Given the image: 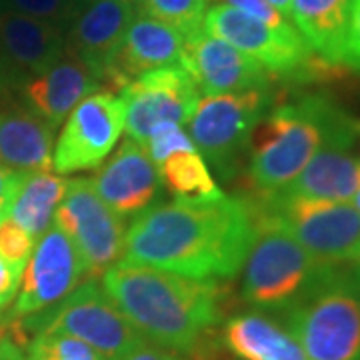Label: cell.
<instances>
[{
  "instance_id": "1",
  "label": "cell",
  "mask_w": 360,
  "mask_h": 360,
  "mask_svg": "<svg viewBox=\"0 0 360 360\" xmlns=\"http://www.w3.org/2000/svg\"><path fill=\"white\" fill-rule=\"evenodd\" d=\"M258 229V205L248 198L172 200L136 214L120 262L188 278H234Z\"/></svg>"
},
{
  "instance_id": "2",
  "label": "cell",
  "mask_w": 360,
  "mask_h": 360,
  "mask_svg": "<svg viewBox=\"0 0 360 360\" xmlns=\"http://www.w3.org/2000/svg\"><path fill=\"white\" fill-rule=\"evenodd\" d=\"M101 284L146 342L194 360H217L219 328L229 319V292L217 278L118 262Z\"/></svg>"
},
{
  "instance_id": "3",
  "label": "cell",
  "mask_w": 360,
  "mask_h": 360,
  "mask_svg": "<svg viewBox=\"0 0 360 360\" xmlns=\"http://www.w3.org/2000/svg\"><path fill=\"white\" fill-rule=\"evenodd\" d=\"M348 118L321 94L270 108L258 120L248 142V176L257 200L286 188Z\"/></svg>"
},
{
  "instance_id": "4",
  "label": "cell",
  "mask_w": 360,
  "mask_h": 360,
  "mask_svg": "<svg viewBox=\"0 0 360 360\" xmlns=\"http://www.w3.org/2000/svg\"><path fill=\"white\" fill-rule=\"evenodd\" d=\"M243 266V298L270 312L295 309L338 272V266L307 252L260 206L257 236Z\"/></svg>"
},
{
  "instance_id": "5",
  "label": "cell",
  "mask_w": 360,
  "mask_h": 360,
  "mask_svg": "<svg viewBox=\"0 0 360 360\" xmlns=\"http://www.w3.org/2000/svg\"><path fill=\"white\" fill-rule=\"evenodd\" d=\"M284 316L310 360H360V286L350 274L338 270Z\"/></svg>"
},
{
  "instance_id": "6",
  "label": "cell",
  "mask_w": 360,
  "mask_h": 360,
  "mask_svg": "<svg viewBox=\"0 0 360 360\" xmlns=\"http://www.w3.org/2000/svg\"><path fill=\"white\" fill-rule=\"evenodd\" d=\"M18 322L26 335L75 336L106 360H118L144 342L104 292L98 278H89L54 307Z\"/></svg>"
},
{
  "instance_id": "7",
  "label": "cell",
  "mask_w": 360,
  "mask_h": 360,
  "mask_svg": "<svg viewBox=\"0 0 360 360\" xmlns=\"http://www.w3.org/2000/svg\"><path fill=\"white\" fill-rule=\"evenodd\" d=\"M208 34L229 42L231 46L255 58L272 77L288 80H312L326 77L336 66L319 58L295 25L274 28L258 22L226 4H214L205 14L202 22Z\"/></svg>"
},
{
  "instance_id": "8",
  "label": "cell",
  "mask_w": 360,
  "mask_h": 360,
  "mask_svg": "<svg viewBox=\"0 0 360 360\" xmlns=\"http://www.w3.org/2000/svg\"><path fill=\"white\" fill-rule=\"evenodd\" d=\"M255 202L316 260L340 266L360 258V212L352 205L288 196Z\"/></svg>"
},
{
  "instance_id": "9",
  "label": "cell",
  "mask_w": 360,
  "mask_h": 360,
  "mask_svg": "<svg viewBox=\"0 0 360 360\" xmlns=\"http://www.w3.org/2000/svg\"><path fill=\"white\" fill-rule=\"evenodd\" d=\"M272 104L270 89L214 94L198 101L188 120V136L198 155L208 160L224 179L248 153V142L258 120Z\"/></svg>"
},
{
  "instance_id": "10",
  "label": "cell",
  "mask_w": 360,
  "mask_h": 360,
  "mask_svg": "<svg viewBox=\"0 0 360 360\" xmlns=\"http://www.w3.org/2000/svg\"><path fill=\"white\" fill-rule=\"evenodd\" d=\"M54 224L75 243L89 278H101L120 262L127 226L103 198L94 193L90 179H68Z\"/></svg>"
},
{
  "instance_id": "11",
  "label": "cell",
  "mask_w": 360,
  "mask_h": 360,
  "mask_svg": "<svg viewBox=\"0 0 360 360\" xmlns=\"http://www.w3.org/2000/svg\"><path fill=\"white\" fill-rule=\"evenodd\" d=\"M118 98L124 108L127 136L144 144L160 127L188 124L200 90L182 66L170 65L134 78L120 90Z\"/></svg>"
},
{
  "instance_id": "12",
  "label": "cell",
  "mask_w": 360,
  "mask_h": 360,
  "mask_svg": "<svg viewBox=\"0 0 360 360\" xmlns=\"http://www.w3.org/2000/svg\"><path fill=\"white\" fill-rule=\"evenodd\" d=\"M124 130V108L116 92L98 89L84 96L63 122L52 153L58 174H77L98 168L112 153Z\"/></svg>"
},
{
  "instance_id": "13",
  "label": "cell",
  "mask_w": 360,
  "mask_h": 360,
  "mask_svg": "<svg viewBox=\"0 0 360 360\" xmlns=\"http://www.w3.org/2000/svg\"><path fill=\"white\" fill-rule=\"evenodd\" d=\"M82 278L89 276L77 246L56 224H52L37 240L6 319L18 321L51 309L78 288Z\"/></svg>"
},
{
  "instance_id": "14",
  "label": "cell",
  "mask_w": 360,
  "mask_h": 360,
  "mask_svg": "<svg viewBox=\"0 0 360 360\" xmlns=\"http://www.w3.org/2000/svg\"><path fill=\"white\" fill-rule=\"evenodd\" d=\"M179 63L206 96L270 89L274 78L255 58L208 34L205 28L184 39Z\"/></svg>"
},
{
  "instance_id": "15",
  "label": "cell",
  "mask_w": 360,
  "mask_h": 360,
  "mask_svg": "<svg viewBox=\"0 0 360 360\" xmlns=\"http://www.w3.org/2000/svg\"><path fill=\"white\" fill-rule=\"evenodd\" d=\"M354 142V118H348L326 139L321 150L300 170V174L274 196L333 202L352 200L360 188V158L352 153Z\"/></svg>"
},
{
  "instance_id": "16",
  "label": "cell",
  "mask_w": 360,
  "mask_h": 360,
  "mask_svg": "<svg viewBox=\"0 0 360 360\" xmlns=\"http://www.w3.org/2000/svg\"><path fill=\"white\" fill-rule=\"evenodd\" d=\"M94 193L120 219L136 217L158 196V168L150 160L144 144L124 139L116 153L106 158L90 179Z\"/></svg>"
},
{
  "instance_id": "17",
  "label": "cell",
  "mask_w": 360,
  "mask_h": 360,
  "mask_svg": "<svg viewBox=\"0 0 360 360\" xmlns=\"http://www.w3.org/2000/svg\"><path fill=\"white\" fill-rule=\"evenodd\" d=\"M134 13V4L124 0H86L65 30V52L80 60L103 84Z\"/></svg>"
},
{
  "instance_id": "18",
  "label": "cell",
  "mask_w": 360,
  "mask_h": 360,
  "mask_svg": "<svg viewBox=\"0 0 360 360\" xmlns=\"http://www.w3.org/2000/svg\"><path fill=\"white\" fill-rule=\"evenodd\" d=\"M182 46L184 37L174 28L150 16L134 13L124 39L104 72L103 86L116 92L150 70L176 65Z\"/></svg>"
},
{
  "instance_id": "19",
  "label": "cell",
  "mask_w": 360,
  "mask_h": 360,
  "mask_svg": "<svg viewBox=\"0 0 360 360\" xmlns=\"http://www.w3.org/2000/svg\"><path fill=\"white\" fill-rule=\"evenodd\" d=\"M98 89H103L101 80L66 52L49 70L30 77L20 84L28 110L40 116L52 130L65 122L66 116L84 96Z\"/></svg>"
},
{
  "instance_id": "20",
  "label": "cell",
  "mask_w": 360,
  "mask_h": 360,
  "mask_svg": "<svg viewBox=\"0 0 360 360\" xmlns=\"http://www.w3.org/2000/svg\"><path fill=\"white\" fill-rule=\"evenodd\" d=\"M0 46L25 82L63 58L66 49L65 28L0 8Z\"/></svg>"
},
{
  "instance_id": "21",
  "label": "cell",
  "mask_w": 360,
  "mask_h": 360,
  "mask_svg": "<svg viewBox=\"0 0 360 360\" xmlns=\"http://www.w3.org/2000/svg\"><path fill=\"white\" fill-rule=\"evenodd\" d=\"M222 348L238 360H310L292 333L262 312H243L220 324Z\"/></svg>"
},
{
  "instance_id": "22",
  "label": "cell",
  "mask_w": 360,
  "mask_h": 360,
  "mask_svg": "<svg viewBox=\"0 0 360 360\" xmlns=\"http://www.w3.org/2000/svg\"><path fill=\"white\" fill-rule=\"evenodd\" d=\"M54 130L32 110L0 106V167L16 172H51Z\"/></svg>"
},
{
  "instance_id": "23",
  "label": "cell",
  "mask_w": 360,
  "mask_h": 360,
  "mask_svg": "<svg viewBox=\"0 0 360 360\" xmlns=\"http://www.w3.org/2000/svg\"><path fill=\"white\" fill-rule=\"evenodd\" d=\"M352 0H292L290 22L319 58L342 66Z\"/></svg>"
},
{
  "instance_id": "24",
  "label": "cell",
  "mask_w": 360,
  "mask_h": 360,
  "mask_svg": "<svg viewBox=\"0 0 360 360\" xmlns=\"http://www.w3.org/2000/svg\"><path fill=\"white\" fill-rule=\"evenodd\" d=\"M66 193V179L51 172H25L8 210V219L34 240L54 224L56 208Z\"/></svg>"
},
{
  "instance_id": "25",
  "label": "cell",
  "mask_w": 360,
  "mask_h": 360,
  "mask_svg": "<svg viewBox=\"0 0 360 360\" xmlns=\"http://www.w3.org/2000/svg\"><path fill=\"white\" fill-rule=\"evenodd\" d=\"M156 168L165 191L176 200H214L224 196L198 150L176 153Z\"/></svg>"
},
{
  "instance_id": "26",
  "label": "cell",
  "mask_w": 360,
  "mask_h": 360,
  "mask_svg": "<svg viewBox=\"0 0 360 360\" xmlns=\"http://www.w3.org/2000/svg\"><path fill=\"white\" fill-rule=\"evenodd\" d=\"M134 11L174 28L186 39L202 28L208 0H134Z\"/></svg>"
},
{
  "instance_id": "27",
  "label": "cell",
  "mask_w": 360,
  "mask_h": 360,
  "mask_svg": "<svg viewBox=\"0 0 360 360\" xmlns=\"http://www.w3.org/2000/svg\"><path fill=\"white\" fill-rule=\"evenodd\" d=\"M18 347L22 360H106L86 342L66 335H26Z\"/></svg>"
},
{
  "instance_id": "28",
  "label": "cell",
  "mask_w": 360,
  "mask_h": 360,
  "mask_svg": "<svg viewBox=\"0 0 360 360\" xmlns=\"http://www.w3.org/2000/svg\"><path fill=\"white\" fill-rule=\"evenodd\" d=\"M86 0H0V8L68 28Z\"/></svg>"
},
{
  "instance_id": "29",
  "label": "cell",
  "mask_w": 360,
  "mask_h": 360,
  "mask_svg": "<svg viewBox=\"0 0 360 360\" xmlns=\"http://www.w3.org/2000/svg\"><path fill=\"white\" fill-rule=\"evenodd\" d=\"M144 148L150 156V160L155 162V167L162 165L168 156L176 155V153H184V150H196L193 139L182 130L179 124H167L156 129L146 142Z\"/></svg>"
},
{
  "instance_id": "30",
  "label": "cell",
  "mask_w": 360,
  "mask_h": 360,
  "mask_svg": "<svg viewBox=\"0 0 360 360\" xmlns=\"http://www.w3.org/2000/svg\"><path fill=\"white\" fill-rule=\"evenodd\" d=\"M34 243L37 240L11 219L0 224V257L16 269L25 270L26 262L34 250Z\"/></svg>"
},
{
  "instance_id": "31",
  "label": "cell",
  "mask_w": 360,
  "mask_h": 360,
  "mask_svg": "<svg viewBox=\"0 0 360 360\" xmlns=\"http://www.w3.org/2000/svg\"><path fill=\"white\" fill-rule=\"evenodd\" d=\"M222 4H226V6H231L234 11L250 16V18H255L258 22L274 26V28H284V26L292 25L276 8L270 6L269 0H222Z\"/></svg>"
},
{
  "instance_id": "32",
  "label": "cell",
  "mask_w": 360,
  "mask_h": 360,
  "mask_svg": "<svg viewBox=\"0 0 360 360\" xmlns=\"http://www.w3.org/2000/svg\"><path fill=\"white\" fill-rule=\"evenodd\" d=\"M342 66H347L348 70L360 75V0H352L345 54H342Z\"/></svg>"
},
{
  "instance_id": "33",
  "label": "cell",
  "mask_w": 360,
  "mask_h": 360,
  "mask_svg": "<svg viewBox=\"0 0 360 360\" xmlns=\"http://www.w3.org/2000/svg\"><path fill=\"white\" fill-rule=\"evenodd\" d=\"M20 278H22V269H16L0 257V312L13 307L20 288Z\"/></svg>"
},
{
  "instance_id": "34",
  "label": "cell",
  "mask_w": 360,
  "mask_h": 360,
  "mask_svg": "<svg viewBox=\"0 0 360 360\" xmlns=\"http://www.w3.org/2000/svg\"><path fill=\"white\" fill-rule=\"evenodd\" d=\"M118 360H180L176 354L162 350V348L155 347L150 342H141L139 347L130 348L127 354H122Z\"/></svg>"
},
{
  "instance_id": "35",
  "label": "cell",
  "mask_w": 360,
  "mask_h": 360,
  "mask_svg": "<svg viewBox=\"0 0 360 360\" xmlns=\"http://www.w3.org/2000/svg\"><path fill=\"white\" fill-rule=\"evenodd\" d=\"M20 84H22V78L16 75V70L11 66L8 58L4 56L2 46H0V101H4L16 86L20 89Z\"/></svg>"
},
{
  "instance_id": "36",
  "label": "cell",
  "mask_w": 360,
  "mask_h": 360,
  "mask_svg": "<svg viewBox=\"0 0 360 360\" xmlns=\"http://www.w3.org/2000/svg\"><path fill=\"white\" fill-rule=\"evenodd\" d=\"M22 174L25 172L0 167V202H13V196L22 180Z\"/></svg>"
},
{
  "instance_id": "37",
  "label": "cell",
  "mask_w": 360,
  "mask_h": 360,
  "mask_svg": "<svg viewBox=\"0 0 360 360\" xmlns=\"http://www.w3.org/2000/svg\"><path fill=\"white\" fill-rule=\"evenodd\" d=\"M269 4L283 14L286 20H290V4H292V0H269Z\"/></svg>"
},
{
  "instance_id": "38",
  "label": "cell",
  "mask_w": 360,
  "mask_h": 360,
  "mask_svg": "<svg viewBox=\"0 0 360 360\" xmlns=\"http://www.w3.org/2000/svg\"><path fill=\"white\" fill-rule=\"evenodd\" d=\"M8 210H11V202H0V224L8 219Z\"/></svg>"
},
{
  "instance_id": "39",
  "label": "cell",
  "mask_w": 360,
  "mask_h": 360,
  "mask_svg": "<svg viewBox=\"0 0 360 360\" xmlns=\"http://www.w3.org/2000/svg\"><path fill=\"white\" fill-rule=\"evenodd\" d=\"M350 276H352V281L360 286V258L359 260H354V269L350 272Z\"/></svg>"
},
{
  "instance_id": "40",
  "label": "cell",
  "mask_w": 360,
  "mask_h": 360,
  "mask_svg": "<svg viewBox=\"0 0 360 360\" xmlns=\"http://www.w3.org/2000/svg\"><path fill=\"white\" fill-rule=\"evenodd\" d=\"M352 206H354V208L360 212V188L356 191V194L352 196Z\"/></svg>"
},
{
  "instance_id": "41",
  "label": "cell",
  "mask_w": 360,
  "mask_h": 360,
  "mask_svg": "<svg viewBox=\"0 0 360 360\" xmlns=\"http://www.w3.org/2000/svg\"><path fill=\"white\" fill-rule=\"evenodd\" d=\"M354 132H356V139L360 141V118L359 120H354Z\"/></svg>"
},
{
  "instance_id": "42",
  "label": "cell",
  "mask_w": 360,
  "mask_h": 360,
  "mask_svg": "<svg viewBox=\"0 0 360 360\" xmlns=\"http://www.w3.org/2000/svg\"><path fill=\"white\" fill-rule=\"evenodd\" d=\"M4 322H6V316H4V312H0V328L4 326Z\"/></svg>"
},
{
  "instance_id": "43",
  "label": "cell",
  "mask_w": 360,
  "mask_h": 360,
  "mask_svg": "<svg viewBox=\"0 0 360 360\" xmlns=\"http://www.w3.org/2000/svg\"><path fill=\"white\" fill-rule=\"evenodd\" d=\"M0 360H22V359H18V356H0Z\"/></svg>"
},
{
  "instance_id": "44",
  "label": "cell",
  "mask_w": 360,
  "mask_h": 360,
  "mask_svg": "<svg viewBox=\"0 0 360 360\" xmlns=\"http://www.w3.org/2000/svg\"><path fill=\"white\" fill-rule=\"evenodd\" d=\"M124 2H132V4H134V0H124Z\"/></svg>"
}]
</instances>
